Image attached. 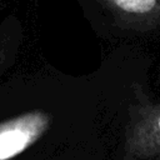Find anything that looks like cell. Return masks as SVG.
<instances>
[{"label": "cell", "instance_id": "6da1fadb", "mask_svg": "<svg viewBox=\"0 0 160 160\" xmlns=\"http://www.w3.org/2000/svg\"><path fill=\"white\" fill-rule=\"evenodd\" d=\"M160 156V102L139 99L130 106L125 130L124 160Z\"/></svg>", "mask_w": 160, "mask_h": 160}, {"label": "cell", "instance_id": "7a4b0ae2", "mask_svg": "<svg viewBox=\"0 0 160 160\" xmlns=\"http://www.w3.org/2000/svg\"><path fill=\"white\" fill-rule=\"evenodd\" d=\"M52 115L30 110L0 121V160H11L39 141L50 129Z\"/></svg>", "mask_w": 160, "mask_h": 160}, {"label": "cell", "instance_id": "3957f363", "mask_svg": "<svg viewBox=\"0 0 160 160\" xmlns=\"http://www.w3.org/2000/svg\"><path fill=\"white\" fill-rule=\"evenodd\" d=\"M128 29L145 30L160 24V0H96Z\"/></svg>", "mask_w": 160, "mask_h": 160}, {"label": "cell", "instance_id": "277c9868", "mask_svg": "<svg viewBox=\"0 0 160 160\" xmlns=\"http://www.w3.org/2000/svg\"><path fill=\"white\" fill-rule=\"evenodd\" d=\"M154 160H160V156H159V158H156V159H154Z\"/></svg>", "mask_w": 160, "mask_h": 160}]
</instances>
